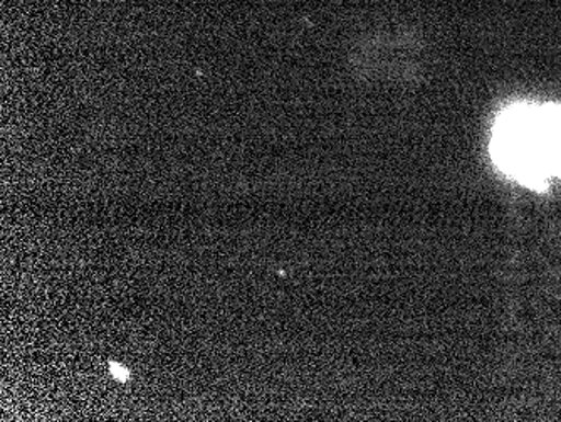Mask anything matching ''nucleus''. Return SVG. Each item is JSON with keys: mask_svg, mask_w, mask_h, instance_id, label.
<instances>
[{"mask_svg": "<svg viewBox=\"0 0 561 422\" xmlns=\"http://www.w3.org/2000/svg\"><path fill=\"white\" fill-rule=\"evenodd\" d=\"M491 156L501 172L529 187L561 178V105L518 103L497 116Z\"/></svg>", "mask_w": 561, "mask_h": 422, "instance_id": "nucleus-1", "label": "nucleus"}, {"mask_svg": "<svg viewBox=\"0 0 561 422\" xmlns=\"http://www.w3.org/2000/svg\"><path fill=\"white\" fill-rule=\"evenodd\" d=\"M110 372H112V376L115 377L116 380H119V383H126V380L130 379V370L123 367V365L115 364V362L110 364Z\"/></svg>", "mask_w": 561, "mask_h": 422, "instance_id": "nucleus-2", "label": "nucleus"}]
</instances>
